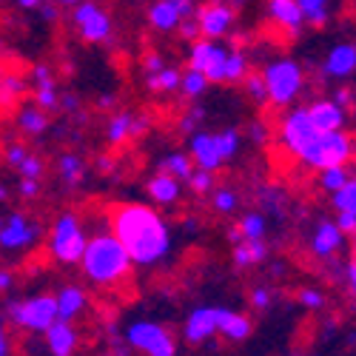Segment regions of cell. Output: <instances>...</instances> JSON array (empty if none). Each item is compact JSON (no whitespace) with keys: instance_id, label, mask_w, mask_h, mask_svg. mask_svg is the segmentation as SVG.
I'll list each match as a JSON object with an SVG mask.
<instances>
[{"instance_id":"816d5d0a","label":"cell","mask_w":356,"mask_h":356,"mask_svg":"<svg viewBox=\"0 0 356 356\" xmlns=\"http://www.w3.org/2000/svg\"><path fill=\"white\" fill-rule=\"evenodd\" d=\"M171 3H174L177 9H180V15H183V17H191V15L197 12V3H194V0H171Z\"/></svg>"},{"instance_id":"30bf717a","label":"cell","mask_w":356,"mask_h":356,"mask_svg":"<svg viewBox=\"0 0 356 356\" xmlns=\"http://www.w3.org/2000/svg\"><path fill=\"white\" fill-rule=\"evenodd\" d=\"M316 137H319V131L311 120L308 108H291L285 114V120L280 126V140H282V145L288 148V152H293L296 157H300Z\"/></svg>"},{"instance_id":"7402d4cb","label":"cell","mask_w":356,"mask_h":356,"mask_svg":"<svg viewBox=\"0 0 356 356\" xmlns=\"http://www.w3.org/2000/svg\"><path fill=\"white\" fill-rule=\"evenodd\" d=\"M35 100L40 108H57L60 103V95H57V83H54V74L46 63L35 66Z\"/></svg>"},{"instance_id":"d6a6232c","label":"cell","mask_w":356,"mask_h":356,"mask_svg":"<svg viewBox=\"0 0 356 356\" xmlns=\"http://www.w3.org/2000/svg\"><path fill=\"white\" fill-rule=\"evenodd\" d=\"M240 231L245 236V243H257V240L265 236V231H268V222H265V217L259 211H248L240 220Z\"/></svg>"},{"instance_id":"7c38bea8","label":"cell","mask_w":356,"mask_h":356,"mask_svg":"<svg viewBox=\"0 0 356 356\" xmlns=\"http://www.w3.org/2000/svg\"><path fill=\"white\" fill-rule=\"evenodd\" d=\"M188 154L194 160L197 168H205V171H217L225 157L220 152V143H217V134L211 131H194L188 137Z\"/></svg>"},{"instance_id":"4dcf8cb0","label":"cell","mask_w":356,"mask_h":356,"mask_svg":"<svg viewBox=\"0 0 356 356\" xmlns=\"http://www.w3.org/2000/svg\"><path fill=\"white\" fill-rule=\"evenodd\" d=\"M57 171H60L66 186H77L83 180V174H86V165H83V160L77 154L69 152V154H63L60 160H57Z\"/></svg>"},{"instance_id":"8d00e7d4","label":"cell","mask_w":356,"mask_h":356,"mask_svg":"<svg viewBox=\"0 0 356 356\" xmlns=\"http://www.w3.org/2000/svg\"><path fill=\"white\" fill-rule=\"evenodd\" d=\"M236 202H240V197H236L234 188L222 186V188H214V197H211V205H214V211L220 214H231L236 209Z\"/></svg>"},{"instance_id":"ab89813d","label":"cell","mask_w":356,"mask_h":356,"mask_svg":"<svg viewBox=\"0 0 356 356\" xmlns=\"http://www.w3.org/2000/svg\"><path fill=\"white\" fill-rule=\"evenodd\" d=\"M26 92V83H23V77H17V74H3V106L9 108L12 106V100L17 97L20 100V95Z\"/></svg>"},{"instance_id":"03108f58","label":"cell","mask_w":356,"mask_h":356,"mask_svg":"<svg viewBox=\"0 0 356 356\" xmlns=\"http://www.w3.org/2000/svg\"><path fill=\"white\" fill-rule=\"evenodd\" d=\"M353 177H356V160H353Z\"/></svg>"},{"instance_id":"44dd1931","label":"cell","mask_w":356,"mask_h":356,"mask_svg":"<svg viewBox=\"0 0 356 356\" xmlns=\"http://www.w3.org/2000/svg\"><path fill=\"white\" fill-rule=\"evenodd\" d=\"M183 15L180 9H177L171 0H157V3L148 6V23H152V29H157V32H174V29L183 26Z\"/></svg>"},{"instance_id":"2e32d148","label":"cell","mask_w":356,"mask_h":356,"mask_svg":"<svg viewBox=\"0 0 356 356\" xmlns=\"http://www.w3.org/2000/svg\"><path fill=\"white\" fill-rule=\"evenodd\" d=\"M265 12H268V17H271L277 26H282L288 35H300L302 26L308 23L296 0H268Z\"/></svg>"},{"instance_id":"484cf974","label":"cell","mask_w":356,"mask_h":356,"mask_svg":"<svg viewBox=\"0 0 356 356\" xmlns=\"http://www.w3.org/2000/svg\"><path fill=\"white\" fill-rule=\"evenodd\" d=\"M43 111L46 108H40V106H23L17 111V129L26 131V134H32V137L43 134L49 129V117Z\"/></svg>"},{"instance_id":"91938a15","label":"cell","mask_w":356,"mask_h":356,"mask_svg":"<svg viewBox=\"0 0 356 356\" xmlns=\"http://www.w3.org/2000/svg\"><path fill=\"white\" fill-rule=\"evenodd\" d=\"M63 106H66L69 111H74V108H77V97H74V95H63Z\"/></svg>"},{"instance_id":"9a60e30c","label":"cell","mask_w":356,"mask_h":356,"mask_svg":"<svg viewBox=\"0 0 356 356\" xmlns=\"http://www.w3.org/2000/svg\"><path fill=\"white\" fill-rule=\"evenodd\" d=\"M342 243H345V231L331 220H322L311 236V251L319 259H331L342 248Z\"/></svg>"},{"instance_id":"d6986e66","label":"cell","mask_w":356,"mask_h":356,"mask_svg":"<svg viewBox=\"0 0 356 356\" xmlns=\"http://www.w3.org/2000/svg\"><path fill=\"white\" fill-rule=\"evenodd\" d=\"M145 129H148L145 117H134V114H129V111H120V114H114L111 120H108L106 137H108L111 145H120V143H126L129 137H134V134H140V131H145Z\"/></svg>"},{"instance_id":"52a82bcc","label":"cell","mask_w":356,"mask_h":356,"mask_svg":"<svg viewBox=\"0 0 356 356\" xmlns=\"http://www.w3.org/2000/svg\"><path fill=\"white\" fill-rule=\"evenodd\" d=\"M126 342L145 353V356H174L177 353V345H174V337L163 328L157 322H148V319H137L129 325L126 331Z\"/></svg>"},{"instance_id":"ac0fdd59","label":"cell","mask_w":356,"mask_h":356,"mask_svg":"<svg viewBox=\"0 0 356 356\" xmlns=\"http://www.w3.org/2000/svg\"><path fill=\"white\" fill-rule=\"evenodd\" d=\"M322 72L328 77H337V80L350 77L356 72V43H337L328 51V57H325Z\"/></svg>"},{"instance_id":"836d02e7","label":"cell","mask_w":356,"mask_h":356,"mask_svg":"<svg viewBox=\"0 0 356 356\" xmlns=\"http://www.w3.org/2000/svg\"><path fill=\"white\" fill-rule=\"evenodd\" d=\"M209 77H205L202 72H197V69H191L188 66V72L183 74V86H180V92L188 97V100H197V97H202L205 95V88H209Z\"/></svg>"},{"instance_id":"681fc988","label":"cell","mask_w":356,"mask_h":356,"mask_svg":"<svg viewBox=\"0 0 356 356\" xmlns=\"http://www.w3.org/2000/svg\"><path fill=\"white\" fill-rule=\"evenodd\" d=\"M143 66H145V72H148V74H160V72L165 69V60H163L160 54H145Z\"/></svg>"},{"instance_id":"680465c9","label":"cell","mask_w":356,"mask_h":356,"mask_svg":"<svg viewBox=\"0 0 356 356\" xmlns=\"http://www.w3.org/2000/svg\"><path fill=\"white\" fill-rule=\"evenodd\" d=\"M0 288H3V291H9V288H12V274H9V271L0 274Z\"/></svg>"},{"instance_id":"3957f363","label":"cell","mask_w":356,"mask_h":356,"mask_svg":"<svg viewBox=\"0 0 356 356\" xmlns=\"http://www.w3.org/2000/svg\"><path fill=\"white\" fill-rule=\"evenodd\" d=\"M353 157V140L348 131H325L319 134L305 152L300 154L302 165L325 171V168H334V165H348V160Z\"/></svg>"},{"instance_id":"7a4b0ae2","label":"cell","mask_w":356,"mask_h":356,"mask_svg":"<svg viewBox=\"0 0 356 356\" xmlns=\"http://www.w3.org/2000/svg\"><path fill=\"white\" fill-rule=\"evenodd\" d=\"M131 254L126 251V245L117 240L114 234H97L88 240L86 254L80 259L83 274L92 280L95 285H117L120 280L129 277L131 271Z\"/></svg>"},{"instance_id":"e575fe53","label":"cell","mask_w":356,"mask_h":356,"mask_svg":"<svg viewBox=\"0 0 356 356\" xmlns=\"http://www.w3.org/2000/svg\"><path fill=\"white\" fill-rule=\"evenodd\" d=\"M248 77V57L240 49H231L228 54V69H225V83H240Z\"/></svg>"},{"instance_id":"6f0895ef","label":"cell","mask_w":356,"mask_h":356,"mask_svg":"<svg viewBox=\"0 0 356 356\" xmlns=\"http://www.w3.org/2000/svg\"><path fill=\"white\" fill-rule=\"evenodd\" d=\"M15 3H17L20 9H40L43 0H15Z\"/></svg>"},{"instance_id":"d590c367","label":"cell","mask_w":356,"mask_h":356,"mask_svg":"<svg viewBox=\"0 0 356 356\" xmlns=\"http://www.w3.org/2000/svg\"><path fill=\"white\" fill-rule=\"evenodd\" d=\"M334 200V209L337 214L345 211V214H356V177H350V183L345 188H339L337 194H331Z\"/></svg>"},{"instance_id":"f6af8a7d","label":"cell","mask_w":356,"mask_h":356,"mask_svg":"<svg viewBox=\"0 0 356 356\" xmlns=\"http://www.w3.org/2000/svg\"><path fill=\"white\" fill-rule=\"evenodd\" d=\"M26 157H29V148H26V145H20V143H12V145L6 148V163H9V165H15V168H20Z\"/></svg>"},{"instance_id":"1f68e13d","label":"cell","mask_w":356,"mask_h":356,"mask_svg":"<svg viewBox=\"0 0 356 356\" xmlns=\"http://www.w3.org/2000/svg\"><path fill=\"white\" fill-rule=\"evenodd\" d=\"M296 3H300V9H302L308 23H314V26L328 23V17H331V0H296Z\"/></svg>"},{"instance_id":"5bb4252c","label":"cell","mask_w":356,"mask_h":356,"mask_svg":"<svg viewBox=\"0 0 356 356\" xmlns=\"http://www.w3.org/2000/svg\"><path fill=\"white\" fill-rule=\"evenodd\" d=\"M200 29H202V38H209V40H220L231 32V23H234V12L231 6L225 3H209V6H202L200 15Z\"/></svg>"},{"instance_id":"7dc6e473","label":"cell","mask_w":356,"mask_h":356,"mask_svg":"<svg viewBox=\"0 0 356 356\" xmlns=\"http://www.w3.org/2000/svg\"><path fill=\"white\" fill-rule=\"evenodd\" d=\"M251 305L257 308V311H265L271 305V291L268 288H254V293H251Z\"/></svg>"},{"instance_id":"f1b7e54d","label":"cell","mask_w":356,"mask_h":356,"mask_svg":"<svg viewBox=\"0 0 356 356\" xmlns=\"http://www.w3.org/2000/svg\"><path fill=\"white\" fill-rule=\"evenodd\" d=\"M348 183H350V171H348V165H334V168L319 171V186L328 191V194H337V191L345 188Z\"/></svg>"},{"instance_id":"c3c4849f","label":"cell","mask_w":356,"mask_h":356,"mask_svg":"<svg viewBox=\"0 0 356 356\" xmlns=\"http://www.w3.org/2000/svg\"><path fill=\"white\" fill-rule=\"evenodd\" d=\"M17 191H20V197L32 200V197H38V194H40V183H38V180H26V177H20Z\"/></svg>"},{"instance_id":"11a10c76","label":"cell","mask_w":356,"mask_h":356,"mask_svg":"<svg viewBox=\"0 0 356 356\" xmlns=\"http://www.w3.org/2000/svg\"><path fill=\"white\" fill-rule=\"evenodd\" d=\"M251 140L254 143H265V126L262 123H254L251 126Z\"/></svg>"},{"instance_id":"74e56055","label":"cell","mask_w":356,"mask_h":356,"mask_svg":"<svg viewBox=\"0 0 356 356\" xmlns=\"http://www.w3.org/2000/svg\"><path fill=\"white\" fill-rule=\"evenodd\" d=\"M217 143H220V152H222V157L228 163L231 157H236V152H240V131H236V129L217 131Z\"/></svg>"},{"instance_id":"6da1fadb","label":"cell","mask_w":356,"mask_h":356,"mask_svg":"<svg viewBox=\"0 0 356 356\" xmlns=\"http://www.w3.org/2000/svg\"><path fill=\"white\" fill-rule=\"evenodd\" d=\"M111 234L126 245L137 265H154L171 251V234L165 220L140 202H123L108 211Z\"/></svg>"},{"instance_id":"9c48e42d","label":"cell","mask_w":356,"mask_h":356,"mask_svg":"<svg viewBox=\"0 0 356 356\" xmlns=\"http://www.w3.org/2000/svg\"><path fill=\"white\" fill-rule=\"evenodd\" d=\"M72 20H74L77 35L86 43H103L111 35V17L100 3H95V0H83L80 6H74Z\"/></svg>"},{"instance_id":"f5cc1de1","label":"cell","mask_w":356,"mask_h":356,"mask_svg":"<svg viewBox=\"0 0 356 356\" xmlns=\"http://www.w3.org/2000/svg\"><path fill=\"white\" fill-rule=\"evenodd\" d=\"M40 15H43V20L54 23V20H57V6H54V3H49V0H43V6H40Z\"/></svg>"},{"instance_id":"603a6c76","label":"cell","mask_w":356,"mask_h":356,"mask_svg":"<svg viewBox=\"0 0 356 356\" xmlns=\"http://www.w3.org/2000/svg\"><path fill=\"white\" fill-rule=\"evenodd\" d=\"M86 305H88V296H86L83 288L66 285V288L57 291V308H60V319H63V322L77 319V316L86 311Z\"/></svg>"},{"instance_id":"e7e4bbea","label":"cell","mask_w":356,"mask_h":356,"mask_svg":"<svg viewBox=\"0 0 356 356\" xmlns=\"http://www.w3.org/2000/svg\"><path fill=\"white\" fill-rule=\"evenodd\" d=\"M353 254H356V234H353Z\"/></svg>"},{"instance_id":"cb8c5ba5","label":"cell","mask_w":356,"mask_h":356,"mask_svg":"<svg viewBox=\"0 0 356 356\" xmlns=\"http://www.w3.org/2000/svg\"><path fill=\"white\" fill-rule=\"evenodd\" d=\"M220 334L231 342H243L251 334V319L240 311H231V308H220Z\"/></svg>"},{"instance_id":"f35d334b","label":"cell","mask_w":356,"mask_h":356,"mask_svg":"<svg viewBox=\"0 0 356 356\" xmlns=\"http://www.w3.org/2000/svg\"><path fill=\"white\" fill-rule=\"evenodd\" d=\"M245 92H248V97L257 100V103H268V83H265L262 72L245 77Z\"/></svg>"},{"instance_id":"d4e9b609","label":"cell","mask_w":356,"mask_h":356,"mask_svg":"<svg viewBox=\"0 0 356 356\" xmlns=\"http://www.w3.org/2000/svg\"><path fill=\"white\" fill-rule=\"evenodd\" d=\"M148 197H152L157 205H171L180 200V180L165 171L154 174L152 180H148Z\"/></svg>"},{"instance_id":"6125c7cd","label":"cell","mask_w":356,"mask_h":356,"mask_svg":"<svg viewBox=\"0 0 356 356\" xmlns=\"http://www.w3.org/2000/svg\"><path fill=\"white\" fill-rule=\"evenodd\" d=\"M54 3H57V6H72V9H74V6L83 3V0H54Z\"/></svg>"},{"instance_id":"8992f818","label":"cell","mask_w":356,"mask_h":356,"mask_svg":"<svg viewBox=\"0 0 356 356\" xmlns=\"http://www.w3.org/2000/svg\"><path fill=\"white\" fill-rule=\"evenodd\" d=\"M86 234H83V222L77 214L66 211L57 217L54 228H51V236H49V251L54 259L60 262H80L83 254H86Z\"/></svg>"},{"instance_id":"ee69618b","label":"cell","mask_w":356,"mask_h":356,"mask_svg":"<svg viewBox=\"0 0 356 356\" xmlns=\"http://www.w3.org/2000/svg\"><path fill=\"white\" fill-rule=\"evenodd\" d=\"M202 117H205V111H202L200 106H194V108H191V111H188V114L183 117V123H180V129H183V131H186V134L191 137L194 131H200L197 126H200V120H202Z\"/></svg>"},{"instance_id":"db71d44e","label":"cell","mask_w":356,"mask_h":356,"mask_svg":"<svg viewBox=\"0 0 356 356\" xmlns=\"http://www.w3.org/2000/svg\"><path fill=\"white\" fill-rule=\"evenodd\" d=\"M348 285H350V291L356 293V254H353V259H350V265H348Z\"/></svg>"},{"instance_id":"f907efd6","label":"cell","mask_w":356,"mask_h":356,"mask_svg":"<svg viewBox=\"0 0 356 356\" xmlns=\"http://www.w3.org/2000/svg\"><path fill=\"white\" fill-rule=\"evenodd\" d=\"M337 225H339L345 234H356V214H345V211H339V214H337Z\"/></svg>"},{"instance_id":"60d3db41","label":"cell","mask_w":356,"mask_h":356,"mask_svg":"<svg viewBox=\"0 0 356 356\" xmlns=\"http://www.w3.org/2000/svg\"><path fill=\"white\" fill-rule=\"evenodd\" d=\"M191 188L197 191V194H205V191H214V171H205V168H197L194 174H191Z\"/></svg>"},{"instance_id":"4fadbf2b","label":"cell","mask_w":356,"mask_h":356,"mask_svg":"<svg viewBox=\"0 0 356 356\" xmlns=\"http://www.w3.org/2000/svg\"><path fill=\"white\" fill-rule=\"evenodd\" d=\"M214 334H220V308L214 305L194 308L186 319V339L191 345H200V342H209Z\"/></svg>"},{"instance_id":"b9f144b4","label":"cell","mask_w":356,"mask_h":356,"mask_svg":"<svg viewBox=\"0 0 356 356\" xmlns=\"http://www.w3.org/2000/svg\"><path fill=\"white\" fill-rule=\"evenodd\" d=\"M17 171H20V177H26V180H40V177H43V171H46V165H43V160H40V157L29 154Z\"/></svg>"},{"instance_id":"be15d7a7","label":"cell","mask_w":356,"mask_h":356,"mask_svg":"<svg viewBox=\"0 0 356 356\" xmlns=\"http://www.w3.org/2000/svg\"><path fill=\"white\" fill-rule=\"evenodd\" d=\"M97 165H100V171H108V168H111V160H108V157H103Z\"/></svg>"},{"instance_id":"e0dca14e","label":"cell","mask_w":356,"mask_h":356,"mask_svg":"<svg viewBox=\"0 0 356 356\" xmlns=\"http://www.w3.org/2000/svg\"><path fill=\"white\" fill-rule=\"evenodd\" d=\"M308 114H311V120H314L319 134L339 131L345 126V120H348V111L337 100H316V103L308 106Z\"/></svg>"},{"instance_id":"ffe728a7","label":"cell","mask_w":356,"mask_h":356,"mask_svg":"<svg viewBox=\"0 0 356 356\" xmlns=\"http://www.w3.org/2000/svg\"><path fill=\"white\" fill-rule=\"evenodd\" d=\"M46 348L51 356H72L77 350V331L72 322L57 319L46 331Z\"/></svg>"},{"instance_id":"4316f807","label":"cell","mask_w":356,"mask_h":356,"mask_svg":"<svg viewBox=\"0 0 356 356\" xmlns=\"http://www.w3.org/2000/svg\"><path fill=\"white\" fill-rule=\"evenodd\" d=\"M160 171H165V174L177 177L180 183H188V180H191V174L197 171V165H194L191 154H180V152H174V154H165V157L160 160Z\"/></svg>"},{"instance_id":"f546056e","label":"cell","mask_w":356,"mask_h":356,"mask_svg":"<svg viewBox=\"0 0 356 356\" xmlns=\"http://www.w3.org/2000/svg\"><path fill=\"white\" fill-rule=\"evenodd\" d=\"M145 83H148V88H154V92H177V88L183 86V74L171 66H165L160 74H148Z\"/></svg>"},{"instance_id":"83f0119b","label":"cell","mask_w":356,"mask_h":356,"mask_svg":"<svg viewBox=\"0 0 356 356\" xmlns=\"http://www.w3.org/2000/svg\"><path fill=\"white\" fill-rule=\"evenodd\" d=\"M268 257V245L265 240H257V243H240L234 248V265L236 268H248V265H257Z\"/></svg>"},{"instance_id":"bcb514c9","label":"cell","mask_w":356,"mask_h":356,"mask_svg":"<svg viewBox=\"0 0 356 356\" xmlns=\"http://www.w3.org/2000/svg\"><path fill=\"white\" fill-rule=\"evenodd\" d=\"M180 32H183V38H186V40L197 43V40H200V35H202L200 20H197V17H186V20H183V26H180Z\"/></svg>"},{"instance_id":"9f6ffc18","label":"cell","mask_w":356,"mask_h":356,"mask_svg":"<svg viewBox=\"0 0 356 356\" xmlns=\"http://www.w3.org/2000/svg\"><path fill=\"white\" fill-rule=\"evenodd\" d=\"M337 103H339L342 108L350 106V88H339V92H337Z\"/></svg>"},{"instance_id":"277c9868","label":"cell","mask_w":356,"mask_h":356,"mask_svg":"<svg viewBox=\"0 0 356 356\" xmlns=\"http://www.w3.org/2000/svg\"><path fill=\"white\" fill-rule=\"evenodd\" d=\"M262 77L268 83V103L271 106H291L296 100V95L302 92V66L291 60V57H282V60H274L262 69Z\"/></svg>"},{"instance_id":"7bdbcfd3","label":"cell","mask_w":356,"mask_h":356,"mask_svg":"<svg viewBox=\"0 0 356 356\" xmlns=\"http://www.w3.org/2000/svg\"><path fill=\"white\" fill-rule=\"evenodd\" d=\"M300 305L308 308V311H319V308L325 305V296H322L316 288H305V291L300 293Z\"/></svg>"},{"instance_id":"94428289","label":"cell","mask_w":356,"mask_h":356,"mask_svg":"<svg viewBox=\"0 0 356 356\" xmlns=\"http://www.w3.org/2000/svg\"><path fill=\"white\" fill-rule=\"evenodd\" d=\"M97 106H100V108H111V106H114V97H111V95H103V97L97 100Z\"/></svg>"},{"instance_id":"8fae6325","label":"cell","mask_w":356,"mask_h":356,"mask_svg":"<svg viewBox=\"0 0 356 356\" xmlns=\"http://www.w3.org/2000/svg\"><path fill=\"white\" fill-rule=\"evenodd\" d=\"M38 236H40V225L17 211V214H9L3 220V228H0V245H3L6 251H20V248L35 245Z\"/></svg>"},{"instance_id":"5b68a950","label":"cell","mask_w":356,"mask_h":356,"mask_svg":"<svg viewBox=\"0 0 356 356\" xmlns=\"http://www.w3.org/2000/svg\"><path fill=\"white\" fill-rule=\"evenodd\" d=\"M9 319L20 328L32 331V334H46L51 325L60 319V308H57V293H40V296H29L23 302L9 305Z\"/></svg>"},{"instance_id":"ba28073f","label":"cell","mask_w":356,"mask_h":356,"mask_svg":"<svg viewBox=\"0 0 356 356\" xmlns=\"http://www.w3.org/2000/svg\"><path fill=\"white\" fill-rule=\"evenodd\" d=\"M228 49H222L217 40L202 38L191 46L188 51V66L202 72L211 83H225V69H228Z\"/></svg>"}]
</instances>
